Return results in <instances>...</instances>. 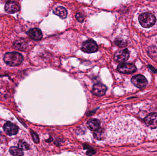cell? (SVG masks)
Segmentation results:
<instances>
[{
    "label": "cell",
    "instance_id": "1",
    "mask_svg": "<svg viewBox=\"0 0 157 156\" xmlns=\"http://www.w3.org/2000/svg\"><path fill=\"white\" fill-rule=\"evenodd\" d=\"M13 89V82L7 76L0 77V98H7Z\"/></svg>",
    "mask_w": 157,
    "mask_h": 156
},
{
    "label": "cell",
    "instance_id": "2",
    "mask_svg": "<svg viewBox=\"0 0 157 156\" xmlns=\"http://www.w3.org/2000/svg\"><path fill=\"white\" fill-rule=\"evenodd\" d=\"M23 56L18 52H8L5 55L4 60L6 64L12 67L18 66L23 62Z\"/></svg>",
    "mask_w": 157,
    "mask_h": 156
},
{
    "label": "cell",
    "instance_id": "3",
    "mask_svg": "<svg viewBox=\"0 0 157 156\" xmlns=\"http://www.w3.org/2000/svg\"><path fill=\"white\" fill-rule=\"evenodd\" d=\"M139 21L143 27L148 28L154 25L156 22V17L151 13H144L139 16Z\"/></svg>",
    "mask_w": 157,
    "mask_h": 156
},
{
    "label": "cell",
    "instance_id": "4",
    "mask_svg": "<svg viewBox=\"0 0 157 156\" xmlns=\"http://www.w3.org/2000/svg\"><path fill=\"white\" fill-rule=\"evenodd\" d=\"M98 49V45L94 40L89 39L82 45V50L86 53H92L97 52Z\"/></svg>",
    "mask_w": 157,
    "mask_h": 156
},
{
    "label": "cell",
    "instance_id": "5",
    "mask_svg": "<svg viewBox=\"0 0 157 156\" xmlns=\"http://www.w3.org/2000/svg\"><path fill=\"white\" fill-rule=\"evenodd\" d=\"M118 70L119 72L124 74H131L136 71V68L132 63L122 62L118 66Z\"/></svg>",
    "mask_w": 157,
    "mask_h": 156
},
{
    "label": "cell",
    "instance_id": "6",
    "mask_svg": "<svg viewBox=\"0 0 157 156\" xmlns=\"http://www.w3.org/2000/svg\"><path fill=\"white\" fill-rule=\"evenodd\" d=\"M131 81L133 84L139 89L145 88L147 84V81L146 78L142 75H137L134 76L132 78Z\"/></svg>",
    "mask_w": 157,
    "mask_h": 156
},
{
    "label": "cell",
    "instance_id": "7",
    "mask_svg": "<svg viewBox=\"0 0 157 156\" xmlns=\"http://www.w3.org/2000/svg\"><path fill=\"white\" fill-rule=\"evenodd\" d=\"M130 53L127 49L118 50L114 55V60L117 62H124L128 60Z\"/></svg>",
    "mask_w": 157,
    "mask_h": 156
},
{
    "label": "cell",
    "instance_id": "8",
    "mask_svg": "<svg viewBox=\"0 0 157 156\" xmlns=\"http://www.w3.org/2000/svg\"><path fill=\"white\" fill-rule=\"evenodd\" d=\"M144 122L147 127L151 129L157 128V113H154L148 114L145 118Z\"/></svg>",
    "mask_w": 157,
    "mask_h": 156
},
{
    "label": "cell",
    "instance_id": "9",
    "mask_svg": "<svg viewBox=\"0 0 157 156\" xmlns=\"http://www.w3.org/2000/svg\"><path fill=\"white\" fill-rule=\"evenodd\" d=\"M20 9V6L19 4L14 1H8L6 3L5 6V10L8 13H14L18 12Z\"/></svg>",
    "mask_w": 157,
    "mask_h": 156
},
{
    "label": "cell",
    "instance_id": "10",
    "mask_svg": "<svg viewBox=\"0 0 157 156\" xmlns=\"http://www.w3.org/2000/svg\"><path fill=\"white\" fill-rule=\"evenodd\" d=\"M4 130L6 134L9 136L15 135L18 132V127L13 123L7 122L4 125Z\"/></svg>",
    "mask_w": 157,
    "mask_h": 156
},
{
    "label": "cell",
    "instance_id": "11",
    "mask_svg": "<svg viewBox=\"0 0 157 156\" xmlns=\"http://www.w3.org/2000/svg\"><path fill=\"white\" fill-rule=\"evenodd\" d=\"M107 91V88L105 85L101 83L95 84L93 87L92 93L97 96H102L105 94Z\"/></svg>",
    "mask_w": 157,
    "mask_h": 156
},
{
    "label": "cell",
    "instance_id": "12",
    "mask_svg": "<svg viewBox=\"0 0 157 156\" xmlns=\"http://www.w3.org/2000/svg\"><path fill=\"white\" fill-rule=\"evenodd\" d=\"M28 34L30 38L36 41L40 40L42 38V32L38 28H34L30 29L28 32Z\"/></svg>",
    "mask_w": 157,
    "mask_h": 156
},
{
    "label": "cell",
    "instance_id": "13",
    "mask_svg": "<svg viewBox=\"0 0 157 156\" xmlns=\"http://www.w3.org/2000/svg\"><path fill=\"white\" fill-rule=\"evenodd\" d=\"M87 126L91 131H96L100 128V122L96 119H90L87 122Z\"/></svg>",
    "mask_w": 157,
    "mask_h": 156
},
{
    "label": "cell",
    "instance_id": "14",
    "mask_svg": "<svg viewBox=\"0 0 157 156\" xmlns=\"http://www.w3.org/2000/svg\"><path fill=\"white\" fill-rule=\"evenodd\" d=\"M14 46L20 50H25L27 48L28 44L27 41L23 38L17 39L14 43Z\"/></svg>",
    "mask_w": 157,
    "mask_h": 156
},
{
    "label": "cell",
    "instance_id": "15",
    "mask_svg": "<svg viewBox=\"0 0 157 156\" xmlns=\"http://www.w3.org/2000/svg\"><path fill=\"white\" fill-rule=\"evenodd\" d=\"M53 13L56 15L60 16L62 18H65L67 17V10L63 6H59L53 11Z\"/></svg>",
    "mask_w": 157,
    "mask_h": 156
},
{
    "label": "cell",
    "instance_id": "16",
    "mask_svg": "<svg viewBox=\"0 0 157 156\" xmlns=\"http://www.w3.org/2000/svg\"><path fill=\"white\" fill-rule=\"evenodd\" d=\"M9 152L13 156H23L24 155V153L21 149L19 147H13L9 149Z\"/></svg>",
    "mask_w": 157,
    "mask_h": 156
},
{
    "label": "cell",
    "instance_id": "17",
    "mask_svg": "<svg viewBox=\"0 0 157 156\" xmlns=\"http://www.w3.org/2000/svg\"><path fill=\"white\" fill-rule=\"evenodd\" d=\"M94 136L96 139L98 140H102L105 136L104 130L102 128H98L95 131Z\"/></svg>",
    "mask_w": 157,
    "mask_h": 156
},
{
    "label": "cell",
    "instance_id": "18",
    "mask_svg": "<svg viewBox=\"0 0 157 156\" xmlns=\"http://www.w3.org/2000/svg\"><path fill=\"white\" fill-rule=\"evenodd\" d=\"M18 147L22 150H28L29 149V145L27 143L23 140H20L18 142Z\"/></svg>",
    "mask_w": 157,
    "mask_h": 156
},
{
    "label": "cell",
    "instance_id": "19",
    "mask_svg": "<svg viewBox=\"0 0 157 156\" xmlns=\"http://www.w3.org/2000/svg\"><path fill=\"white\" fill-rule=\"evenodd\" d=\"M115 44L116 45L120 47H124L127 45L126 41L121 38H118L115 40Z\"/></svg>",
    "mask_w": 157,
    "mask_h": 156
},
{
    "label": "cell",
    "instance_id": "20",
    "mask_svg": "<svg viewBox=\"0 0 157 156\" xmlns=\"http://www.w3.org/2000/svg\"><path fill=\"white\" fill-rule=\"evenodd\" d=\"M149 52L152 56L156 57L157 56V48L155 47H151L149 48Z\"/></svg>",
    "mask_w": 157,
    "mask_h": 156
},
{
    "label": "cell",
    "instance_id": "21",
    "mask_svg": "<svg viewBox=\"0 0 157 156\" xmlns=\"http://www.w3.org/2000/svg\"><path fill=\"white\" fill-rule=\"evenodd\" d=\"M31 133L34 142L36 143H38L39 142V138L38 136L35 132H33L32 131H31Z\"/></svg>",
    "mask_w": 157,
    "mask_h": 156
},
{
    "label": "cell",
    "instance_id": "22",
    "mask_svg": "<svg viewBox=\"0 0 157 156\" xmlns=\"http://www.w3.org/2000/svg\"><path fill=\"white\" fill-rule=\"evenodd\" d=\"M76 16V19L78 20V22H80V23H82V22H83V21H84V17H83V15H82L81 13H76V16Z\"/></svg>",
    "mask_w": 157,
    "mask_h": 156
},
{
    "label": "cell",
    "instance_id": "23",
    "mask_svg": "<svg viewBox=\"0 0 157 156\" xmlns=\"http://www.w3.org/2000/svg\"><path fill=\"white\" fill-rule=\"evenodd\" d=\"M148 67L149 69L151 70V71H153L154 73H157V69L154 68L153 66H151V65H148Z\"/></svg>",
    "mask_w": 157,
    "mask_h": 156
}]
</instances>
